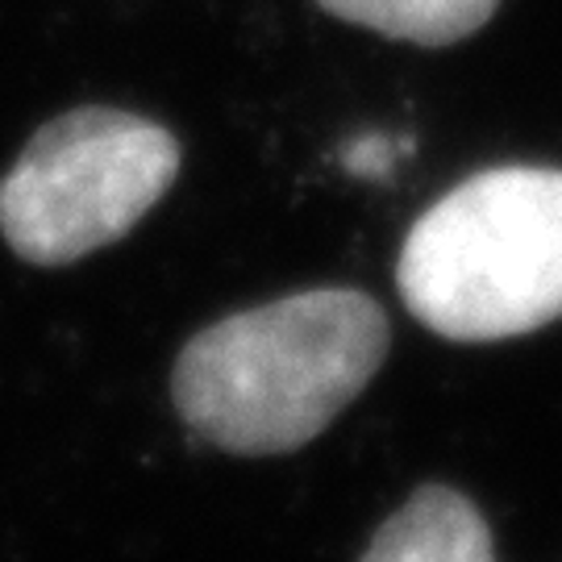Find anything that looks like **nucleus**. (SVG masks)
<instances>
[{
    "mask_svg": "<svg viewBox=\"0 0 562 562\" xmlns=\"http://www.w3.org/2000/svg\"><path fill=\"white\" fill-rule=\"evenodd\" d=\"M383 355L380 304L350 288H317L209 325L183 346L171 392L204 442L288 454L359 396Z\"/></svg>",
    "mask_w": 562,
    "mask_h": 562,
    "instance_id": "nucleus-1",
    "label": "nucleus"
},
{
    "mask_svg": "<svg viewBox=\"0 0 562 562\" xmlns=\"http://www.w3.org/2000/svg\"><path fill=\"white\" fill-rule=\"evenodd\" d=\"M408 313L450 341H501L562 317V171L496 167L408 229Z\"/></svg>",
    "mask_w": 562,
    "mask_h": 562,
    "instance_id": "nucleus-2",
    "label": "nucleus"
},
{
    "mask_svg": "<svg viewBox=\"0 0 562 562\" xmlns=\"http://www.w3.org/2000/svg\"><path fill=\"white\" fill-rule=\"evenodd\" d=\"M180 171V142L117 109L42 125L0 180V234L25 262L63 267L125 238Z\"/></svg>",
    "mask_w": 562,
    "mask_h": 562,
    "instance_id": "nucleus-3",
    "label": "nucleus"
},
{
    "mask_svg": "<svg viewBox=\"0 0 562 562\" xmlns=\"http://www.w3.org/2000/svg\"><path fill=\"white\" fill-rule=\"evenodd\" d=\"M359 562H496L492 529L454 487L429 483L396 508Z\"/></svg>",
    "mask_w": 562,
    "mask_h": 562,
    "instance_id": "nucleus-4",
    "label": "nucleus"
},
{
    "mask_svg": "<svg viewBox=\"0 0 562 562\" xmlns=\"http://www.w3.org/2000/svg\"><path fill=\"white\" fill-rule=\"evenodd\" d=\"M325 13L375 30L383 38L450 46L475 34L496 13L501 0H317Z\"/></svg>",
    "mask_w": 562,
    "mask_h": 562,
    "instance_id": "nucleus-5",
    "label": "nucleus"
},
{
    "mask_svg": "<svg viewBox=\"0 0 562 562\" xmlns=\"http://www.w3.org/2000/svg\"><path fill=\"white\" fill-rule=\"evenodd\" d=\"M401 155H408V142L401 138H383V134H362V138L346 142L341 146V167L359 180H383Z\"/></svg>",
    "mask_w": 562,
    "mask_h": 562,
    "instance_id": "nucleus-6",
    "label": "nucleus"
}]
</instances>
